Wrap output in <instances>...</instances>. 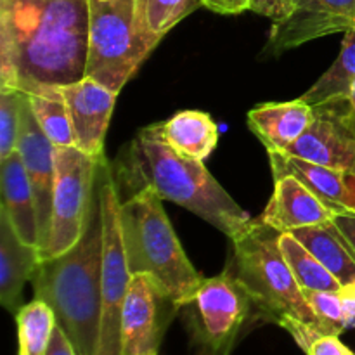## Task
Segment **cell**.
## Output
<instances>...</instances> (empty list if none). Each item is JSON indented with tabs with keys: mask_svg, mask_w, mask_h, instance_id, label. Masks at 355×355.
Instances as JSON below:
<instances>
[{
	"mask_svg": "<svg viewBox=\"0 0 355 355\" xmlns=\"http://www.w3.org/2000/svg\"><path fill=\"white\" fill-rule=\"evenodd\" d=\"M349 106H350V111H352V114L355 118V83L352 87V92H350V96H349Z\"/></svg>",
	"mask_w": 355,
	"mask_h": 355,
	"instance_id": "35",
	"label": "cell"
},
{
	"mask_svg": "<svg viewBox=\"0 0 355 355\" xmlns=\"http://www.w3.org/2000/svg\"><path fill=\"white\" fill-rule=\"evenodd\" d=\"M175 302L149 274H132L121 312L123 355H158L159 345L173 315Z\"/></svg>",
	"mask_w": 355,
	"mask_h": 355,
	"instance_id": "10",
	"label": "cell"
},
{
	"mask_svg": "<svg viewBox=\"0 0 355 355\" xmlns=\"http://www.w3.org/2000/svg\"><path fill=\"white\" fill-rule=\"evenodd\" d=\"M291 6H293V0H252L250 10L272 21H279L290 14Z\"/></svg>",
	"mask_w": 355,
	"mask_h": 355,
	"instance_id": "30",
	"label": "cell"
},
{
	"mask_svg": "<svg viewBox=\"0 0 355 355\" xmlns=\"http://www.w3.org/2000/svg\"><path fill=\"white\" fill-rule=\"evenodd\" d=\"M55 182L51 232L42 259H54L71 250L83 236L96 196L99 162L71 146H55Z\"/></svg>",
	"mask_w": 355,
	"mask_h": 355,
	"instance_id": "9",
	"label": "cell"
},
{
	"mask_svg": "<svg viewBox=\"0 0 355 355\" xmlns=\"http://www.w3.org/2000/svg\"><path fill=\"white\" fill-rule=\"evenodd\" d=\"M38 125L54 146L76 148L71 116L61 87H49L40 92L28 94Z\"/></svg>",
	"mask_w": 355,
	"mask_h": 355,
	"instance_id": "23",
	"label": "cell"
},
{
	"mask_svg": "<svg viewBox=\"0 0 355 355\" xmlns=\"http://www.w3.org/2000/svg\"><path fill=\"white\" fill-rule=\"evenodd\" d=\"M40 260V248L21 241L7 214L0 208V302L12 314L23 307V288L31 281Z\"/></svg>",
	"mask_w": 355,
	"mask_h": 355,
	"instance_id": "18",
	"label": "cell"
},
{
	"mask_svg": "<svg viewBox=\"0 0 355 355\" xmlns=\"http://www.w3.org/2000/svg\"><path fill=\"white\" fill-rule=\"evenodd\" d=\"M314 110L302 99L266 103L248 113V127L267 153H284L314 121Z\"/></svg>",
	"mask_w": 355,
	"mask_h": 355,
	"instance_id": "17",
	"label": "cell"
},
{
	"mask_svg": "<svg viewBox=\"0 0 355 355\" xmlns=\"http://www.w3.org/2000/svg\"><path fill=\"white\" fill-rule=\"evenodd\" d=\"M120 225L130 274L155 277L179 309L189 304L205 277L187 259L162 198L149 187L128 194Z\"/></svg>",
	"mask_w": 355,
	"mask_h": 355,
	"instance_id": "4",
	"label": "cell"
},
{
	"mask_svg": "<svg viewBox=\"0 0 355 355\" xmlns=\"http://www.w3.org/2000/svg\"><path fill=\"white\" fill-rule=\"evenodd\" d=\"M355 28V0H293L290 14L274 21L266 54L279 55L315 38Z\"/></svg>",
	"mask_w": 355,
	"mask_h": 355,
	"instance_id": "11",
	"label": "cell"
},
{
	"mask_svg": "<svg viewBox=\"0 0 355 355\" xmlns=\"http://www.w3.org/2000/svg\"><path fill=\"white\" fill-rule=\"evenodd\" d=\"M16 322L19 340L17 355H47L52 333L58 326L54 311L44 300L35 298L17 311Z\"/></svg>",
	"mask_w": 355,
	"mask_h": 355,
	"instance_id": "25",
	"label": "cell"
},
{
	"mask_svg": "<svg viewBox=\"0 0 355 355\" xmlns=\"http://www.w3.org/2000/svg\"><path fill=\"white\" fill-rule=\"evenodd\" d=\"M0 184H2V210L9 217L16 234L26 245L40 248L33 189L17 149L0 162Z\"/></svg>",
	"mask_w": 355,
	"mask_h": 355,
	"instance_id": "19",
	"label": "cell"
},
{
	"mask_svg": "<svg viewBox=\"0 0 355 355\" xmlns=\"http://www.w3.org/2000/svg\"><path fill=\"white\" fill-rule=\"evenodd\" d=\"M331 222L335 224V227L338 229L340 234L345 238V241L349 243V246L355 253V211H350V210L335 211V214H333Z\"/></svg>",
	"mask_w": 355,
	"mask_h": 355,
	"instance_id": "32",
	"label": "cell"
},
{
	"mask_svg": "<svg viewBox=\"0 0 355 355\" xmlns=\"http://www.w3.org/2000/svg\"><path fill=\"white\" fill-rule=\"evenodd\" d=\"M163 123L137 132L123 148L120 177L130 193L149 187L163 201H172L193 211L205 222L234 239L246 231L253 218L208 172L203 162L179 155L163 137Z\"/></svg>",
	"mask_w": 355,
	"mask_h": 355,
	"instance_id": "2",
	"label": "cell"
},
{
	"mask_svg": "<svg viewBox=\"0 0 355 355\" xmlns=\"http://www.w3.org/2000/svg\"><path fill=\"white\" fill-rule=\"evenodd\" d=\"M23 99L24 92L21 90L0 87V162L17 148Z\"/></svg>",
	"mask_w": 355,
	"mask_h": 355,
	"instance_id": "27",
	"label": "cell"
},
{
	"mask_svg": "<svg viewBox=\"0 0 355 355\" xmlns=\"http://www.w3.org/2000/svg\"><path fill=\"white\" fill-rule=\"evenodd\" d=\"M89 55L85 76L120 94L156 44L146 37L135 0H89Z\"/></svg>",
	"mask_w": 355,
	"mask_h": 355,
	"instance_id": "6",
	"label": "cell"
},
{
	"mask_svg": "<svg viewBox=\"0 0 355 355\" xmlns=\"http://www.w3.org/2000/svg\"><path fill=\"white\" fill-rule=\"evenodd\" d=\"M198 7H203L201 0H135V12L141 30L156 45Z\"/></svg>",
	"mask_w": 355,
	"mask_h": 355,
	"instance_id": "26",
	"label": "cell"
},
{
	"mask_svg": "<svg viewBox=\"0 0 355 355\" xmlns=\"http://www.w3.org/2000/svg\"><path fill=\"white\" fill-rule=\"evenodd\" d=\"M304 352L307 355H355L340 340L338 335H324V333L315 336Z\"/></svg>",
	"mask_w": 355,
	"mask_h": 355,
	"instance_id": "29",
	"label": "cell"
},
{
	"mask_svg": "<svg viewBox=\"0 0 355 355\" xmlns=\"http://www.w3.org/2000/svg\"><path fill=\"white\" fill-rule=\"evenodd\" d=\"M163 137L186 158L205 162L218 142V128L210 114L180 111L163 123Z\"/></svg>",
	"mask_w": 355,
	"mask_h": 355,
	"instance_id": "21",
	"label": "cell"
},
{
	"mask_svg": "<svg viewBox=\"0 0 355 355\" xmlns=\"http://www.w3.org/2000/svg\"><path fill=\"white\" fill-rule=\"evenodd\" d=\"M304 295L318 318L322 333L340 336L347 331L343 324V305L340 291L304 290Z\"/></svg>",
	"mask_w": 355,
	"mask_h": 355,
	"instance_id": "28",
	"label": "cell"
},
{
	"mask_svg": "<svg viewBox=\"0 0 355 355\" xmlns=\"http://www.w3.org/2000/svg\"><path fill=\"white\" fill-rule=\"evenodd\" d=\"M89 0H0V87L33 94L85 78Z\"/></svg>",
	"mask_w": 355,
	"mask_h": 355,
	"instance_id": "1",
	"label": "cell"
},
{
	"mask_svg": "<svg viewBox=\"0 0 355 355\" xmlns=\"http://www.w3.org/2000/svg\"><path fill=\"white\" fill-rule=\"evenodd\" d=\"M279 248L302 290L340 291L342 283L290 232L279 234Z\"/></svg>",
	"mask_w": 355,
	"mask_h": 355,
	"instance_id": "24",
	"label": "cell"
},
{
	"mask_svg": "<svg viewBox=\"0 0 355 355\" xmlns=\"http://www.w3.org/2000/svg\"><path fill=\"white\" fill-rule=\"evenodd\" d=\"M61 90L71 116L76 148L94 158H104V141L118 94L87 76Z\"/></svg>",
	"mask_w": 355,
	"mask_h": 355,
	"instance_id": "14",
	"label": "cell"
},
{
	"mask_svg": "<svg viewBox=\"0 0 355 355\" xmlns=\"http://www.w3.org/2000/svg\"><path fill=\"white\" fill-rule=\"evenodd\" d=\"M355 83V28L347 31L342 51L331 68L300 97L312 110L349 103Z\"/></svg>",
	"mask_w": 355,
	"mask_h": 355,
	"instance_id": "22",
	"label": "cell"
},
{
	"mask_svg": "<svg viewBox=\"0 0 355 355\" xmlns=\"http://www.w3.org/2000/svg\"><path fill=\"white\" fill-rule=\"evenodd\" d=\"M314 121L286 155L355 173V118L349 103L314 110Z\"/></svg>",
	"mask_w": 355,
	"mask_h": 355,
	"instance_id": "12",
	"label": "cell"
},
{
	"mask_svg": "<svg viewBox=\"0 0 355 355\" xmlns=\"http://www.w3.org/2000/svg\"><path fill=\"white\" fill-rule=\"evenodd\" d=\"M201 3L211 12L224 14V16H236L250 10L252 7V0H201Z\"/></svg>",
	"mask_w": 355,
	"mask_h": 355,
	"instance_id": "31",
	"label": "cell"
},
{
	"mask_svg": "<svg viewBox=\"0 0 355 355\" xmlns=\"http://www.w3.org/2000/svg\"><path fill=\"white\" fill-rule=\"evenodd\" d=\"M274 179L293 175L333 211H355V173L318 165L286 153H269Z\"/></svg>",
	"mask_w": 355,
	"mask_h": 355,
	"instance_id": "15",
	"label": "cell"
},
{
	"mask_svg": "<svg viewBox=\"0 0 355 355\" xmlns=\"http://www.w3.org/2000/svg\"><path fill=\"white\" fill-rule=\"evenodd\" d=\"M335 211L293 175L274 179V194L260 220L279 232L329 222Z\"/></svg>",
	"mask_w": 355,
	"mask_h": 355,
	"instance_id": "16",
	"label": "cell"
},
{
	"mask_svg": "<svg viewBox=\"0 0 355 355\" xmlns=\"http://www.w3.org/2000/svg\"><path fill=\"white\" fill-rule=\"evenodd\" d=\"M47 355H78L76 354L75 347H73V343L69 342L66 333L62 331L59 326H55L54 333H52L51 345H49Z\"/></svg>",
	"mask_w": 355,
	"mask_h": 355,
	"instance_id": "34",
	"label": "cell"
},
{
	"mask_svg": "<svg viewBox=\"0 0 355 355\" xmlns=\"http://www.w3.org/2000/svg\"><path fill=\"white\" fill-rule=\"evenodd\" d=\"M103 211V269H101V324L97 355H123L121 312L132 274L120 225V193L111 163L103 158L97 170Z\"/></svg>",
	"mask_w": 355,
	"mask_h": 355,
	"instance_id": "8",
	"label": "cell"
},
{
	"mask_svg": "<svg viewBox=\"0 0 355 355\" xmlns=\"http://www.w3.org/2000/svg\"><path fill=\"white\" fill-rule=\"evenodd\" d=\"M279 234L262 220H253L246 231L231 239L232 262L227 269L248 290L257 314L266 321L281 324L297 319L321 329L281 252Z\"/></svg>",
	"mask_w": 355,
	"mask_h": 355,
	"instance_id": "5",
	"label": "cell"
},
{
	"mask_svg": "<svg viewBox=\"0 0 355 355\" xmlns=\"http://www.w3.org/2000/svg\"><path fill=\"white\" fill-rule=\"evenodd\" d=\"M343 305V324L345 329H355V284H347L340 290Z\"/></svg>",
	"mask_w": 355,
	"mask_h": 355,
	"instance_id": "33",
	"label": "cell"
},
{
	"mask_svg": "<svg viewBox=\"0 0 355 355\" xmlns=\"http://www.w3.org/2000/svg\"><path fill=\"white\" fill-rule=\"evenodd\" d=\"M16 149L21 155L31 189H33L38 220V241H40L42 253L49 241V232H51L52 196H54L55 182V146L49 141L38 125L26 92L21 104V128Z\"/></svg>",
	"mask_w": 355,
	"mask_h": 355,
	"instance_id": "13",
	"label": "cell"
},
{
	"mask_svg": "<svg viewBox=\"0 0 355 355\" xmlns=\"http://www.w3.org/2000/svg\"><path fill=\"white\" fill-rule=\"evenodd\" d=\"M290 234H293L342 283V286L355 284V253L331 220L295 229Z\"/></svg>",
	"mask_w": 355,
	"mask_h": 355,
	"instance_id": "20",
	"label": "cell"
},
{
	"mask_svg": "<svg viewBox=\"0 0 355 355\" xmlns=\"http://www.w3.org/2000/svg\"><path fill=\"white\" fill-rule=\"evenodd\" d=\"M101 269H103V211L99 184L89 222L80 241L62 255L42 259L35 270V298L54 311L58 326L78 355H97L101 324Z\"/></svg>",
	"mask_w": 355,
	"mask_h": 355,
	"instance_id": "3",
	"label": "cell"
},
{
	"mask_svg": "<svg viewBox=\"0 0 355 355\" xmlns=\"http://www.w3.org/2000/svg\"><path fill=\"white\" fill-rule=\"evenodd\" d=\"M253 309L248 290L229 269L205 277L193 300L180 309L194 355H231Z\"/></svg>",
	"mask_w": 355,
	"mask_h": 355,
	"instance_id": "7",
	"label": "cell"
}]
</instances>
